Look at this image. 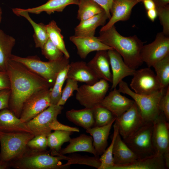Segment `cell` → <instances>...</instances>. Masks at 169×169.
Wrapping results in <instances>:
<instances>
[{"label": "cell", "mask_w": 169, "mask_h": 169, "mask_svg": "<svg viewBox=\"0 0 169 169\" xmlns=\"http://www.w3.org/2000/svg\"><path fill=\"white\" fill-rule=\"evenodd\" d=\"M7 72L11 93L8 108L19 118L25 102L31 95L53 86L22 64L10 60Z\"/></svg>", "instance_id": "1"}, {"label": "cell", "mask_w": 169, "mask_h": 169, "mask_svg": "<svg viewBox=\"0 0 169 169\" xmlns=\"http://www.w3.org/2000/svg\"><path fill=\"white\" fill-rule=\"evenodd\" d=\"M97 37L103 44L118 52L125 64L131 69L136 70L143 63L140 54L144 42L136 35L122 36L114 25L106 30L100 31Z\"/></svg>", "instance_id": "2"}, {"label": "cell", "mask_w": 169, "mask_h": 169, "mask_svg": "<svg viewBox=\"0 0 169 169\" xmlns=\"http://www.w3.org/2000/svg\"><path fill=\"white\" fill-rule=\"evenodd\" d=\"M66 156L52 155L49 151L33 149L27 146L19 158L9 163L10 167L16 169H62L69 167L62 164Z\"/></svg>", "instance_id": "3"}, {"label": "cell", "mask_w": 169, "mask_h": 169, "mask_svg": "<svg viewBox=\"0 0 169 169\" xmlns=\"http://www.w3.org/2000/svg\"><path fill=\"white\" fill-rule=\"evenodd\" d=\"M10 60L22 64L53 86L58 74L69 63V59L64 55L56 60L43 61L36 56L22 57L12 54Z\"/></svg>", "instance_id": "4"}, {"label": "cell", "mask_w": 169, "mask_h": 169, "mask_svg": "<svg viewBox=\"0 0 169 169\" xmlns=\"http://www.w3.org/2000/svg\"><path fill=\"white\" fill-rule=\"evenodd\" d=\"M119 89L120 93L128 95L133 99L139 108L145 122H153L159 115L160 100L166 89H162L150 95L137 94L132 91L127 84L122 80L119 83Z\"/></svg>", "instance_id": "5"}, {"label": "cell", "mask_w": 169, "mask_h": 169, "mask_svg": "<svg viewBox=\"0 0 169 169\" xmlns=\"http://www.w3.org/2000/svg\"><path fill=\"white\" fill-rule=\"evenodd\" d=\"M34 136L28 132H0V159L9 163L21 156Z\"/></svg>", "instance_id": "6"}, {"label": "cell", "mask_w": 169, "mask_h": 169, "mask_svg": "<svg viewBox=\"0 0 169 169\" xmlns=\"http://www.w3.org/2000/svg\"><path fill=\"white\" fill-rule=\"evenodd\" d=\"M152 128L153 122H145L131 135L122 139L138 159L156 154L152 139Z\"/></svg>", "instance_id": "7"}, {"label": "cell", "mask_w": 169, "mask_h": 169, "mask_svg": "<svg viewBox=\"0 0 169 169\" xmlns=\"http://www.w3.org/2000/svg\"><path fill=\"white\" fill-rule=\"evenodd\" d=\"M109 88L108 82L100 79L93 84H85L79 87L75 98L85 108L93 109L100 104Z\"/></svg>", "instance_id": "8"}, {"label": "cell", "mask_w": 169, "mask_h": 169, "mask_svg": "<svg viewBox=\"0 0 169 169\" xmlns=\"http://www.w3.org/2000/svg\"><path fill=\"white\" fill-rule=\"evenodd\" d=\"M152 139L156 153L163 156L167 168H169V123L161 112L153 122Z\"/></svg>", "instance_id": "9"}, {"label": "cell", "mask_w": 169, "mask_h": 169, "mask_svg": "<svg viewBox=\"0 0 169 169\" xmlns=\"http://www.w3.org/2000/svg\"><path fill=\"white\" fill-rule=\"evenodd\" d=\"M141 57L148 67L169 55V36L162 32L158 33L151 43L144 45L141 52Z\"/></svg>", "instance_id": "10"}, {"label": "cell", "mask_w": 169, "mask_h": 169, "mask_svg": "<svg viewBox=\"0 0 169 169\" xmlns=\"http://www.w3.org/2000/svg\"><path fill=\"white\" fill-rule=\"evenodd\" d=\"M130 86L134 92L143 95H150L163 89L156 74L148 67L136 70Z\"/></svg>", "instance_id": "11"}, {"label": "cell", "mask_w": 169, "mask_h": 169, "mask_svg": "<svg viewBox=\"0 0 169 169\" xmlns=\"http://www.w3.org/2000/svg\"><path fill=\"white\" fill-rule=\"evenodd\" d=\"M63 109V106L51 105L34 118L26 123L34 136L44 135L47 136L51 132V126L57 119Z\"/></svg>", "instance_id": "12"}, {"label": "cell", "mask_w": 169, "mask_h": 169, "mask_svg": "<svg viewBox=\"0 0 169 169\" xmlns=\"http://www.w3.org/2000/svg\"><path fill=\"white\" fill-rule=\"evenodd\" d=\"M51 89L39 91L31 95L23 105L20 119L26 123L51 105Z\"/></svg>", "instance_id": "13"}, {"label": "cell", "mask_w": 169, "mask_h": 169, "mask_svg": "<svg viewBox=\"0 0 169 169\" xmlns=\"http://www.w3.org/2000/svg\"><path fill=\"white\" fill-rule=\"evenodd\" d=\"M115 121L118 125L119 133L122 139L131 135L145 123L135 102L129 109L116 118Z\"/></svg>", "instance_id": "14"}, {"label": "cell", "mask_w": 169, "mask_h": 169, "mask_svg": "<svg viewBox=\"0 0 169 169\" xmlns=\"http://www.w3.org/2000/svg\"><path fill=\"white\" fill-rule=\"evenodd\" d=\"M140 2V0H114L110 11L111 17L108 22L101 28L100 31L108 29L119 21L128 20L133 8Z\"/></svg>", "instance_id": "15"}, {"label": "cell", "mask_w": 169, "mask_h": 169, "mask_svg": "<svg viewBox=\"0 0 169 169\" xmlns=\"http://www.w3.org/2000/svg\"><path fill=\"white\" fill-rule=\"evenodd\" d=\"M112 75L111 90L116 88L124 78L133 76L135 69H131L124 62L120 55L113 49L107 50Z\"/></svg>", "instance_id": "16"}, {"label": "cell", "mask_w": 169, "mask_h": 169, "mask_svg": "<svg viewBox=\"0 0 169 169\" xmlns=\"http://www.w3.org/2000/svg\"><path fill=\"white\" fill-rule=\"evenodd\" d=\"M134 101L122 95L116 88L105 96L100 105L110 111L116 117L129 109Z\"/></svg>", "instance_id": "17"}, {"label": "cell", "mask_w": 169, "mask_h": 169, "mask_svg": "<svg viewBox=\"0 0 169 169\" xmlns=\"http://www.w3.org/2000/svg\"><path fill=\"white\" fill-rule=\"evenodd\" d=\"M70 40L76 46L77 53L80 58L85 59L91 52L100 50H108L113 49L102 43L97 37H79L73 35Z\"/></svg>", "instance_id": "18"}, {"label": "cell", "mask_w": 169, "mask_h": 169, "mask_svg": "<svg viewBox=\"0 0 169 169\" xmlns=\"http://www.w3.org/2000/svg\"><path fill=\"white\" fill-rule=\"evenodd\" d=\"M67 79L90 85L93 84L100 80L87 64L83 61L69 64Z\"/></svg>", "instance_id": "19"}, {"label": "cell", "mask_w": 169, "mask_h": 169, "mask_svg": "<svg viewBox=\"0 0 169 169\" xmlns=\"http://www.w3.org/2000/svg\"><path fill=\"white\" fill-rule=\"evenodd\" d=\"M87 64L99 79L112 82V75L107 50L97 51Z\"/></svg>", "instance_id": "20"}, {"label": "cell", "mask_w": 169, "mask_h": 169, "mask_svg": "<svg viewBox=\"0 0 169 169\" xmlns=\"http://www.w3.org/2000/svg\"><path fill=\"white\" fill-rule=\"evenodd\" d=\"M0 132L32 133L26 123L22 121L8 108L0 110Z\"/></svg>", "instance_id": "21"}, {"label": "cell", "mask_w": 169, "mask_h": 169, "mask_svg": "<svg viewBox=\"0 0 169 169\" xmlns=\"http://www.w3.org/2000/svg\"><path fill=\"white\" fill-rule=\"evenodd\" d=\"M163 156L157 153L127 164L114 165L111 169H166Z\"/></svg>", "instance_id": "22"}, {"label": "cell", "mask_w": 169, "mask_h": 169, "mask_svg": "<svg viewBox=\"0 0 169 169\" xmlns=\"http://www.w3.org/2000/svg\"><path fill=\"white\" fill-rule=\"evenodd\" d=\"M108 16L104 11L94 16L80 22L74 28V35L79 37H93L98 27L105 24Z\"/></svg>", "instance_id": "23"}, {"label": "cell", "mask_w": 169, "mask_h": 169, "mask_svg": "<svg viewBox=\"0 0 169 169\" xmlns=\"http://www.w3.org/2000/svg\"><path fill=\"white\" fill-rule=\"evenodd\" d=\"M115 120H113L103 126H94L86 130V132L90 134L93 138V145L99 157L106 149L110 131Z\"/></svg>", "instance_id": "24"}, {"label": "cell", "mask_w": 169, "mask_h": 169, "mask_svg": "<svg viewBox=\"0 0 169 169\" xmlns=\"http://www.w3.org/2000/svg\"><path fill=\"white\" fill-rule=\"evenodd\" d=\"M92 136L82 134L78 137L70 139L69 144L65 148L61 149L60 155H64L77 152L84 151L97 156L93 144Z\"/></svg>", "instance_id": "25"}, {"label": "cell", "mask_w": 169, "mask_h": 169, "mask_svg": "<svg viewBox=\"0 0 169 169\" xmlns=\"http://www.w3.org/2000/svg\"><path fill=\"white\" fill-rule=\"evenodd\" d=\"M113 155L114 165L127 164L138 159L124 142L119 133L114 141Z\"/></svg>", "instance_id": "26"}, {"label": "cell", "mask_w": 169, "mask_h": 169, "mask_svg": "<svg viewBox=\"0 0 169 169\" xmlns=\"http://www.w3.org/2000/svg\"><path fill=\"white\" fill-rule=\"evenodd\" d=\"M12 11L17 16L24 17L30 23L34 30L33 38L35 46L41 49L49 38L46 25L42 23H36L30 17L29 13L24 9L13 8L12 9Z\"/></svg>", "instance_id": "27"}, {"label": "cell", "mask_w": 169, "mask_h": 169, "mask_svg": "<svg viewBox=\"0 0 169 169\" xmlns=\"http://www.w3.org/2000/svg\"><path fill=\"white\" fill-rule=\"evenodd\" d=\"M66 116L69 121L85 130L94 126L92 109L85 108L80 110L72 109L66 111Z\"/></svg>", "instance_id": "28"}, {"label": "cell", "mask_w": 169, "mask_h": 169, "mask_svg": "<svg viewBox=\"0 0 169 169\" xmlns=\"http://www.w3.org/2000/svg\"><path fill=\"white\" fill-rule=\"evenodd\" d=\"M79 1V0H48L41 5L24 9L29 13L38 14L45 12L50 15L55 12H62L69 5H78Z\"/></svg>", "instance_id": "29"}, {"label": "cell", "mask_w": 169, "mask_h": 169, "mask_svg": "<svg viewBox=\"0 0 169 169\" xmlns=\"http://www.w3.org/2000/svg\"><path fill=\"white\" fill-rule=\"evenodd\" d=\"M15 38L0 29V71L7 72Z\"/></svg>", "instance_id": "30"}, {"label": "cell", "mask_w": 169, "mask_h": 169, "mask_svg": "<svg viewBox=\"0 0 169 169\" xmlns=\"http://www.w3.org/2000/svg\"><path fill=\"white\" fill-rule=\"evenodd\" d=\"M73 132L71 131L55 130L47 136L48 146L50 154L54 156H60L59 152L63 144L69 142L70 136Z\"/></svg>", "instance_id": "31"}, {"label": "cell", "mask_w": 169, "mask_h": 169, "mask_svg": "<svg viewBox=\"0 0 169 169\" xmlns=\"http://www.w3.org/2000/svg\"><path fill=\"white\" fill-rule=\"evenodd\" d=\"M78 6L77 18L80 21L91 18L104 11L100 6L92 0H79Z\"/></svg>", "instance_id": "32"}, {"label": "cell", "mask_w": 169, "mask_h": 169, "mask_svg": "<svg viewBox=\"0 0 169 169\" xmlns=\"http://www.w3.org/2000/svg\"><path fill=\"white\" fill-rule=\"evenodd\" d=\"M47 31L49 37L51 41L61 51L67 58H70V55L67 50L61 34V30L55 21L51 20L46 25Z\"/></svg>", "instance_id": "33"}, {"label": "cell", "mask_w": 169, "mask_h": 169, "mask_svg": "<svg viewBox=\"0 0 169 169\" xmlns=\"http://www.w3.org/2000/svg\"><path fill=\"white\" fill-rule=\"evenodd\" d=\"M152 67L162 88L166 89L169 84V55L155 63Z\"/></svg>", "instance_id": "34"}, {"label": "cell", "mask_w": 169, "mask_h": 169, "mask_svg": "<svg viewBox=\"0 0 169 169\" xmlns=\"http://www.w3.org/2000/svg\"><path fill=\"white\" fill-rule=\"evenodd\" d=\"M92 109L95 120L94 126H103L116 119V117L110 111L100 104Z\"/></svg>", "instance_id": "35"}, {"label": "cell", "mask_w": 169, "mask_h": 169, "mask_svg": "<svg viewBox=\"0 0 169 169\" xmlns=\"http://www.w3.org/2000/svg\"><path fill=\"white\" fill-rule=\"evenodd\" d=\"M115 122L111 142L99 158L100 165L98 169H111L114 165L113 155V146L116 137L119 133L118 125L116 122Z\"/></svg>", "instance_id": "36"}, {"label": "cell", "mask_w": 169, "mask_h": 169, "mask_svg": "<svg viewBox=\"0 0 169 169\" xmlns=\"http://www.w3.org/2000/svg\"><path fill=\"white\" fill-rule=\"evenodd\" d=\"M72 153L69 156H66V160L67 162L64 165L66 166L69 167L71 164H79L90 166L98 169L100 166L99 157L95 156L90 157Z\"/></svg>", "instance_id": "37"}, {"label": "cell", "mask_w": 169, "mask_h": 169, "mask_svg": "<svg viewBox=\"0 0 169 169\" xmlns=\"http://www.w3.org/2000/svg\"><path fill=\"white\" fill-rule=\"evenodd\" d=\"M42 54L49 61H55L61 58L64 55L49 38L41 49Z\"/></svg>", "instance_id": "38"}, {"label": "cell", "mask_w": 169, "mask_h": 169, "mask_svg": "<svg viewBox=\"0 0 169 169\" xmlns=\"http://www.w3.org/2000/svg\"><path fill=\"white\" fill-rule=\"evenodd\" d=\"M66 85L62 89L61 98L57 104L59 105L63 106L71 96L73 95V93L77 91L79 88L78 82L73 79H67Z\"/></svg>", "instance_id": "39"}, {"label": "cell", "mask_w": 169, "mask_h": 169, "mask_svg": "<svg viewBox=\"0 0 169 169\" xmlns=\"http://www.w3.org/2000/svg\"><path fill=\"white\" fill-rule=\"evenodd\" d=\"M161 24L163 27L162 33L169 36V5L156 8Z\"/></svg>", "instance_id": "40"}, {"label": "cell", "mask_w": 169, "mask_h": 169, "mask_svg": "<svg viewBox=\"0 0 169 169\" xmlns=\"http://www.w3.org/2000/svg\"><path fill=\"white\" fill-rule=\"evenodd\" d=\"M27 146L28 147L33 149L46 150L48 147L47 136L44 135L34 136L28 142Z\"/></svg>", "instance_id": "41"}, {"label": "cell", "mask_w": 169, "mask_h": 169, "mask_svg": "<svg viewBox=\"0 0 169 169\" xmlns=\"http://www.w3.org/2000/svg\"><path fill=\"white\" fill-rule=\"evenodd\" d=\"M161 112L164 114L167 120L169 121V86L167 87L164 94L161 97L159 104Z\"/></svg>", "instance_id": "42"}, {"label": "cell", "mask_w": 169, "mask_h": 169, "mask_svg": "<svg viewBox=\"0 0 169 169\" xmlns=\"http://www.w3.org/2000/svg\"><path fill=\"white\" fill-rule=\"evenodd\" d=\"M63 85L54 83L50 93L51 105H56L58 103L61 96Z\"/></svg>", "instance_id": "43"}, {"label": "cell", "mask_w": 169, "mask_h": 169, "mask_svg": "<svg viewBox=\"0 0 169 169\" xmlns=\"http://www.w3.org/2000/svg\"><path fill=\"white\" fill-rule=\"evenodd\" d=\"M10 93V89H6L0 91V110L5 108H8Z\"/></svg>", "instance_id": "44"}, {"label": "cell", "mask_w": 169, "mask_h": 169, "mask_svg": "<svg viewBox=\"0 0 169 169\" xmlns=\"http://www.w3.org/2000/svg\"><path fill=\"white\" fill-rule=\"evenodd\" d=\"M51 130H62L79 132V129L75 127H72L63 124L59 122L57 120L55 121L51 126Z\"/></svg>", "instance_id": "45"}, {"label": "cell", "mask_w": 169, "mask_h": 169, "mask_svg": "<svg viewBox=\"0 0 169 169\" xmlns=\"http://www.w3.org/2000/svg\"><path fill=\"white\" fill-rule=\"evenodd\" d=\"M10 89V80L7 72L0 71V91Z\"/></svg>", "instance_id": "46"}, {"label": "cell", "mask_w": 169, "mask_h": 169, "mask_svg": "<svg viewBox=\"0 0 169 169\" xmlns=\"http://www.w3.org/2000/svg\"><path fill=\"white\" fill-rule=\"evenodd\" d=\"M104 9L109 19L111 17L110 9L114 0H92Z\"/></svg>", "instance_id": "47"}, {"label": "cell", "mask_w": 169, "mask_h": 169, "mask_svg": "<svg viewBox=\"0 0 169 169\" xmlns=\"http://www.w3.org/2000/svg\"><path fill=\"white\" fill-rule=\"evenodd\" d=\"M68 65L58 74L56 78L55 83L63 85L65 81L67 79L68 70Z\"/></svg>", "instance_id": "48"}, {"label": "cell", "mask_w": 169, "mask_h": 169, "mask_svg": "<svg viewBox=\"0 0 169 169\" xmlns=\"http://www.w3.org/2000/svg\"><path fill=\"white\" fill-rule=\"evenodd\" d=\"M146 11L156 8V5L152 0H141Z\"/></svg>", "instance_id": "49"}, {"label": "cell", "mask_w": 169, "mask_h": 169, "mask_svg": "<svg viewBox=\"0 0 169 169\" xmlns=\"http://www.w3.org/2000/svg\"><path fill=\"white\" fill-rule=\"evenodd\" d=\"M146 11L148 18L152 22H154L157 17V12L156 8L151 9Z\"/></svg>", "instance_id": "50"}, {"label": "cell", "mask_w": 169, "mask_h": 169, "mask_svg": "<svg viewBox=\"0 0 169 169\" xmlns=\"http://www.w3.org/2000/svg\"><path fill=\"white\" fill-rule=\"evenodd\" d=\"M140 2L141 0H140ZM155 3L156 8L162 7L168 4L169 0H152Z\"/></svg>", "instance_id": "51"}, {"label": "cell", "mask_w": 169, "mask_h": 169, "mask_svg": "<svg viewBox=\"0 0 169 169\" xmlns=\"http://www.w3.org/2000/svg\"><path fill=\"white\" fill-rule=\"evenodd\" d=\"M10 167L8 163L3 162L0 159V169H6Z\"/></svg>", "instance_id": "52"}, {"label": "cell", "mask_w": 169, "mask_h": 169, "mask_svg": "<svg viewBox=\"0 0 169 169\" xmlns=\"http://www.w3.org/2000/svg\"><path fill=\"white\" fill-rule=\"evenodd\" d=\"M2 10L1 7L0 6V24L1 23L2 19Z\"/></svg>", "instance_id": "53"}]
</instances>
